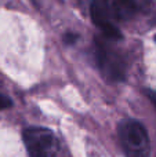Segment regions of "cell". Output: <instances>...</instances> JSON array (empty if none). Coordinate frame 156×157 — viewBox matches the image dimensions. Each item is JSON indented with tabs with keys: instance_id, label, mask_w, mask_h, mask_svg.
Masks as SVG:
<instances>
[{
	"instance_id": "cell-1",
	"label": "cell",
	"mask_w": 156,
	"mask_h": 157,
	"mask_svg": "<svg viewBox=\"0 0 156 157\" xmlns=\"http://www.w3.org/2000/svg\"><path fill=\"white\" fill-rule=\"evenodd\" d=\"M118 134L127 157H148L149 138L140 121L123 120L118 127Z\"/></svg>"
},
{
	"instance_id": "cell-2",
	"label": "cell",
	"mask_w": 156,
	"mask_h": 157,
	"mask_svg": "<svg viewBox=\"0 0 156 157\" xmlns=\"http://www.w3.org/2000/svg\"><path fill=\"white\" fill-rule=\"evenodd\" d=\"M22 139L29 157H51L54 153L55 138L49 128L29 127L24 130Z\"/></svg>"
},
{
	"instance_id": "cell-3",
	"label": "cell",
	"mask_w": 156,
	"mask_h": 157,
	"mask_svg": "<svg viewBox=\"0 0 156 157\" xmlns=\"http://www.w3.org/2000/svg\"><path fill=\"white\" fill-rule=\"evenodd\" d=\"M96 57L102 75L107 78L111 81H122L124 78V63L122 57L98 37L96 39Z\"/></svg>"
},
{
	"instance_id": "cell-4",
	"label": "cell",
	"mask_w": 156,
	"mask_h": 157,
	"mask_svg": "<svg viewBox=\"0 0 156 157\" xmlns=\"http://www.w3.org/2000/svg\"><path fill=\"white\" fill-rule=\"evenodd\" d=\"M90 14L96 26L99 28L107 37L112 39V40L122 39V33L113 22L112 15L105 4V0H93L90 7Z\"/></svg>"
},
{
	"instance_id": "cell-5",
	"label": "cell",
	"mask_w": 156,
	"mask_h": 157,
	"mask_svg": "<svg viewBox=\"0 0 156 157\" xmlns=\"http://www.w3.org/2000/svg\"><path fill=\"white\" fill-rule=\"evenodd\" d=\"M105 4L112 18L119 21H129L137 13L135 0H105Z\"/></svg>"
},
{
	"instance_id": "cell-6",
	"label": "cell",
	"mask_w": 156,
	"mask_h": 157,
	"mask_svg": "<svg viewBox=\"0 0 156 157\" xmlns=\"http://www.w3.org/2000/svg\"><path fill=\"white\" fill-rule=\"evenodd\" d=\"M11 105H13V101H11L10 98L7 97V95L0 94V110L11 108Z\"/></svg>"
},
{
	"instance_id": "cell-7",
	"label": "cell",
	"mask_w": 156,
	"mask_h": 157,
	"mask_svg": "<svg viewBox=\"0 0 156 157\" xmlns=\"http://www.w3.org/2000/svg\"><path fill=\"white\" fill-rule=\"evenodd\" d=\"M77 39H79V36H77L76 33L68 32V33L64 35V41H65V44H75Z\"/></svg>"
},
{
	"instance_id": "cell-8",
	"label": "cell",
	"mask_w": 156,
	"mask_h": 157,
	"mask_svg": "<svg viewBox=\"0 0 156 157\" xmlns=\"http://www.w3.org/2000/svg\"><path fill=\"white\" fill-rule=\"evenodd\" d=\"M146 95H148L149 101L154 103L155 109H156V91H152V90H146Z\"/></svg>"
},
{
	"instance_id": "cell-9",
	"label": "cell",
	"mask_w": 156,
	"mask_h": 157,
	"mask_svg": "<svg viewBox=\"0 0 156 157\" xmlns=\"http://www.w3.org/2000/svg\"><path fill=\"white\" fill-rule=\"evenodd\" d=\"M155 40H156V37H155Z\"/></svg>"
}]
</instances>
